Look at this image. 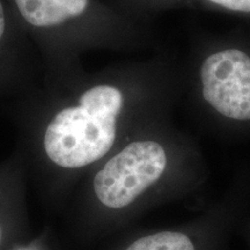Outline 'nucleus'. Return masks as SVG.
Here are the masks:
<instances>
[{"label":"nucleus","instance_id":"2","mask_svg":"<svg viewBox=\"0 0 250 250\" xmlns=\"http://www.w3.org/2000/svg\"><path fill=\"white\" fill-rule=\"evenodd\" d=\"M124 107L121 89L98 85L86 90L77 107L59 111L44 136L46 154L65 168H80L105 156L117 139Z\"/></svg>","mask_w":250,"mask_h":250},{"label":"nucleus","instance_id":"3","mask_svg":"<svg viewBox=\"0 0 250 250\" xmlns=\"http://www.w3.org/2000/svg\"><path fill=\"white\" fill-rule=\"evenodd\" d=\"M203 100L214 114L234 123H250V57L237 49L214 52L199 72Z\"/></svg>","mask_w":250,"mask_h":250},{"label":"nucleus","instance_id":"7","mask_svg":"<svg viewBox=\"0 0 250 250\" xmlns=\"http://www.w3.org/2000/svg\"><path fill=\"white\" fill-rule=\"evenodd\" d=\"M6 29V18H5V12L4 7H2L1 1H0V40H1L2 35H4Z\"/></svg>","mask_w":250,"mask_h":250},{"label":"nucleus","instance_id":"4","mask_svg":"<svg viewBox=\"0 0 250 250\" xmlns=\"http://www.w3.org/2000/svg\"><path fill=\"white\" fill-rule=\"evenodd\" d=\"M20 14L35 27L58 26L79 17L88 7L89 0H14Z\"/></svg>","mask_w":250,"mask_h":250},{"label":"nucleus","instance_id":"1","mask_svg":"<svg viewBox=\"0 0 250 250\" xmlns=\"http://www.w3.org/2000/svg\"><path fill=\"white\" fill-rule=\"evenodd\" d=\"M208 179L193 149L146 138L133 140L112 155L94 176L93 190L103 208L121 212L152 196L180 201L199 191Z\"/></svg>","mask_w":250,"mask_h":250},{"label":"nucleus","instance_id":"6","mask_svg":"<svg viewBox=\"0 0 250 250\" xmlns=\"http://www.w3.org/2000/svg\"><path fill=\"white\" fill-rule=\"evenodd\" d=\"M236 235L242 239L246 250H250V210L247 212L241 223H240L239 227H237Z\"/></svg>","mask_w":250,"mask_h":250},{"label":"nucleus","instance_id":"5","mask_svg":"<svg viewBox=\"0 0 250 250\" xmlns=\"http://www.w3.org/2000/svg\"><path fill=\"white\" fill-rule=\"evenodd\" d=\"M208 1L230 11L250 13V0H208Z\"/></svg>","mask_w":250,"mask_h":250},{"label":"nucleus","instance_id":"8","mask_svg":"<svg viewBox=\"0 0 250 250\" xmlns=\"http://www.w3.org/2000/svg\"><path fill=\"white\" fill-rule=\"evenodd\" d=\"M0 241H1V232H0Z\"/></svg>","mask_w":250,"mask_h":250}]
</instances>
